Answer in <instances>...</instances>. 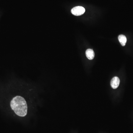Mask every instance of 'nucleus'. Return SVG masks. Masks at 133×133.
Masks as SVG:
<instances>
[{
    "instance_id": "obj_1",
    "label": "nucleus",
    "mask_w": 133,
    "mask_h": 133,
    "mask_svg": "<svg viewBox=\"0 0 133 133\" xmlns=\"http://www.w3.org/2000/svg\"><path fill=\"white\" fill-rule=\"evenodd\" d=\"M10 107L14 113L19 117H24L27 113V105L24 98L20 96H16L10 102Z\"/></svg>"
},
{
    "instance_id": "obj_2",
    "label": "nucleus",
    "mask_w": 133,
    "mask_h": 133,
    "mask_svg": "<svg viewBox=\"0 0 133 133\" xmlns=\"http://www.w3.org/2000/svg\"><path fill=\"white\" fill-rule=\"evenodd\" d=\"M71 12L75 16H79L82 15L85 13V9L83 7L78 6L72 8Z\"/></svg>"
},
{
    "instance_id": "obj_3",
    "label": "nucleus",
    "mask_w": 133,
    "mask_h": 133,
    "mask_svg": "<svg viewBox=\"0 0 133 133\" xmlns=\"http://www.w3.org/2000/svg\"><path fill=\"white\" fill-rule=\"evenodd\" d=\"M120 79L117 77H114L111 82V85L113 89H116L120 85Z\"/></svg>"
},
{
    "instance_id": "obj_4",
    "label": "nucleus",
    "mask_w": 133,
    "mask_h": 133,
    "mask_svg": "<svg viewBox=\"0 0 133 133\" xmlns=\"http://www.w3.org/2000/svg\"><path fill=\"white\" fill-rule=\"evenodd\" d=\"M86 56L90 60L93 59L95 56V53L94 51L91 49H88L85 52Z\"/></svg>"
},
{
    "instance_id": "obj_5",
    "label": "nucleus",
    "mask_w": 133,
    "mask_h": 133,
    "mask_svg": "<svg viewBox=\"0 0 133 133\" xmlns=\"http://www.w3.org/2000/svg\"><path fill=\"white\" fill-rule=\"evenodd\" d=\"M118 40H119V42L120 43L121 45L123 46H124L126 44L127 41V37H126V36L124 35H122V34L119 35V36H118Z\"/></svg>"
}]
</instances>
